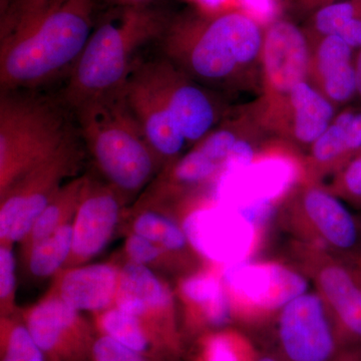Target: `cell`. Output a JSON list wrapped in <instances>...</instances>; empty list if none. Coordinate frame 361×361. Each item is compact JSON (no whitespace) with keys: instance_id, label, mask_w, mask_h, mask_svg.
Masks as SVG:
<instances>
[{"instance_id":"ab89813d","label":"cell","mask_w":361,"mask_h":361,"mask_svg":"<svg viewBox=\"0 0 361 361\" xmlns=\"http://www.w3.org/2000/svg\"><path fill=\"white\" fill-rule=\"evenodd\" d=\"M336 1H338V0H295V4L302 11H310V9L317 11L320 7Z\"/></svg>"},{"instance_id":"603a6c76","label":"cell","mask_w":361,"mask_h":361,"mask_svg":"<svg viewBox=\"0 0 361 361\" xmlns=\"http://www.w3.org/2000/svg\"><path fill=\"white\" fill-rule=\"evenodd\" d=\"M180 295L191 306L199 323L209 325L219 322L227 313L229 293L222 278L211 272L198 273L180 282Z\"/></svg>"},{"instance_id":"5bb4252c","label":"cell","mask_w":361,"mask_h":361,"mask_svg":"<svg viewBox=\"0 0 361 361\" xmlns=\"http://www.w3.org/2000/svg\"><path fill=\"white\" fill-rule=\"evenodd\" d=\"M140 61L123 87V96L149 146L166 166L179 157L188 142Z\"/></svg>"},{"instance_id":"4dcf8cb0","label":"cell","mask_w":361,"mask_h":361,"mask_svg":"<svg viewBox=\"0 0 361 361\" xmlns=\"http://www.w3.org/2000/svg\"><path fill=\"white\" fill-rule=\"evenodd\" d=\"M125 253L130 262L149 268L165 264L168 256L172 255L155 242L135 233H130L126 239Z\"/></svg>"},{"instance_id":"6da1fadb","label":"cell","mask_w":361,"mask_h":361,"mask_svg":"<svg viewBox=\"0 0 361 361\" xmlns=\"http://www.w3.org/2000/svg\"><path fill=\"white\" fill-rule=\"evenodd\" d=\"M99 0H0V87L30 90L70 75Z\"/></svg>"},{"instance_id":"7bdbcfd3","label":"cell","mask_w":361,"mask_h":361,"mask_svg":"<svg viewBox=\"0 0 361 361\" xmlns=\"http://www.w3.org/2000/svg\"><path fill=\"white\" fill-rule=\"evenodd\" d=\"M256 361H278L275 358L271 357V356H263V357L258 358Z\"/></svg>"},{"instance_id":"d6986e66","label":"cell","mask_w":361,"mask_h":361,"mask_svg":"<svg viewBox=\"0 0 361 361\" xmlns=\"http://www.w3.org/2000/svg\"><path fill=\"white\" fill-rule=\"evenodd\" d=\"M318 282L343 329L361 339V287L353 275L341 266H325L320 270Z\"/></svg>"},{"instance_id":"484cf974","label":"cell","mask_w":361,"mask_h":361,"mask_svg":"<svg viewBox=\"0 0 361 361\" xmlns=\"http://www.w3.org/2000/svg\"><path fill=\"white\" fill-rule=\"evenodd\" d=\"M0 361H47L21 316H1Z\"/></svg>"},{"instance_id":"ac0fdd59","label":"cell","mask_w":361,"mask_h":361,"mask_svg":"<svg viewBox=\"0 0 361 361\" xmlns=\"http://www.w3.org/2000/svg\"><path fill=\"white\" fill-rule=\"evenodd\" d=\"M304 211L329 243L341 250L357 245L360 229L348 209L336 197L320 189H310L303 199Z\"/></svg>"},{"instance_id":"74e56055","label":"cell","mask_w":361,"mask_h":361,"mask_svg":"<svg viewBox=\"0 0 361 361\" xmlns=\"http://www.w3.org/2000/svg\"><path fill=\"white\" fill-rule=\"evenodd\" d=\"M346 191L355 198H361V155L348 164L343 175Z\"/></svg>"},{"instance_id":"d590c367","label":"cell","mask_w":361,"mask_h":361,"mask_svg":"<svg viewBox=\"0 0 361 361\" xmlns=\"http://www.w3.org/2000/svg\"><path fill=\"white\" fill-rule=\"evenodd\" d=\"M255 151L245 140H237L225 161L222 170H239L250 166L255 161Z\"/></svg>"},{"instance_id":"9c48e42d","label":"cell","mask_w":361,"mask_h":361,"mask_svg":"<svg viewBox=\"0 0 361 361\" xmlns=\"http://www.w3.org/2000/svg\"><path fill=\"white\" fill-rule=\"evenodd\" d=\"M114 306L141 320L167 348L179 349L174 298L165 281L152 268L127 261L121 267L120 285Z\"/></svg>"},{"instance_id":"4fadbf2b","label":"cell","mask_w":361,"mask_h":361,"mask_svg":"<svg viewBox=\"0 0 361 361\" xmlns=\"http://www.w3.org/2000/svg\"><path fill=\"white\" fill-rule=\"evenodd\" d=\"M221 278L229 295L263 311L282 310L308 287L300 274L285 266L246 260L224 266Z\"/></svg>"},{"instance_id":"2e32d148","label":"cell","mask_w":361,"mask_h":361,"mask_svg":"<svg viewBox=\"0 0 361 361\" xmlns=\"http://www.w3.org/2000/svg\"><path fill=\"white\" fill-rule=\"evenodd\" d=\"M310 44L302 30L291 21L278 20L265 28L262 56L270 87L289 96L305 80L310 68Z\"/></svg>"},{"instance_id":"ffe728a7","label":"cell","mask_w":361,"mask_h":361,"mask_svg":"<svg viewBox=\"0 0 361 361\" xmlns=\"http://www.w3.org/2000/svg\"><path fill=\"white\" fill-rule=\"evenodd\" d=\"M94 326L97 334L111 337L152 360L170 355L141 320L116 306L94 313Z\"/></svg>"},{"instance_id":"5b68a950","label":"cell","mask_w":361,"mask_h":361,"mask_svg":"<svg viewBox=\"0 0 361 361\" xmlns=\"http://www.w3.org/2000/svg\"><path fill=\"white\" fill-rule=\"evenodd\" d=\"M73 137L58 104L20 90H1L0 197Z\"/></svg>"},{"instance_id":"b9f144b4","label":"cell","mask_w":361,"mask_h":361,"mask_svg":"<svg viewBox=\"0 0 361 361\" xmlns=\"http://www.w3.org/2000/svg\"><path fill=\"white\" fill-rule=\"evenodd\" d=\"M115 6H142L149 4L151 0H111Z\"/></svg>"},{"instance_id":"f546056e","label":"cell","mask_w":361,"mask_h":361,"mask_svg":"<svg viewBox=\"0 0 361 361\" xmlns=\"http://www.w3.org/2000/svg\"><path fill=\"white\" fill-rule=\"evenodd\" d=\"M323 89L330 102L345 103L357 94L355 63H346L322 78Z\"/></svg>"},{"instance_id":"f35d334b","label":"cell","mask_w":361,"mask_h":361,"mask_svg":"<svg viewBox=\"0 0 361 361\" xmlns=\"http://www.w3.org/2000/svg\"><path fill=\"white\" fill-rule=\"evenodd\" d=\"M337 123L346 129L349 152L361 149V113H353L348 122Z\"/></svg>"},{"instance_id":"9a60e30c","label":"cell","mask_w":361,"mask_h":361,"mask_svg":"<svg viewBox=\"0 0 361 361\" xmlns=\"http://www.w3.org/2000/svg\"><path fill=\"white\" fill-rule=\"evenodd\" d=\"M123 199L110 185L90 180L73 221V250L65 268L87 264L108 246L120 221Z\"/></svg>"},{"instance_id":"e0dca14e","label":"cell","mask_w":361,"mask_h":361,"mask_svg":"<svg viewBox=\"0 0 361 361\" xmlns=\"http://www.w3.org/2000/svg\"><path fill=\"white\" fill-rule=\"evenodd\" d=\"M121 267L111 263L65 268L56 275L51 290L80 312L99 313L114 306Z\"/></svg>"},{"instance_id":"277c9868","label":"cell","mask_w":361,"mask_h":361,"mask_svg":"<svg viewBox=\"0 0 361 361\" xmlns=\"http://www.w3.org/2000/svg\"><path fill=\"white\" fill-rule=\"evenodd\" d=\"M80 135L106 184L123 198L141 191L161 165L123 90L71 106Z\"/></svg>"},{"instance_id":"e575fe53","label":"cell","mask_w":361,"mask_h":361,"mask_svg":"<svg viewBox=\"0 0 361 361\" xmlns=\"http://www.w3.org/2000/svg\"><path fill=\"white\" fill-rule=\"evenodd\" d=\"M238 9L262 27H267L280 20L281 6L279 0H238Z\"/></svg>"},{"instance_id":"60d3db41","label":"cell","mask_w":361,"mask_h":361,"mask_svg":"<svg viewBox=\"0 0 361 361\" xmlns=\"http://www.w3.org/2000/svg\"><path fill=\"white\" fill-rule=\"evenodd\" d=\"M356 78H357V94L361 99V49H358V54L355 59Z\"/></svg>"},{"instance_id":"7c38bea8","label":"cell","mask_w":361,"mask_h":361,"mask_svg":"<svg viewBox=\"0 0 361 361\" xmlns=\"http://www.w3.org/2000/svg\"><path fill=\"white\" fill-rule=\"evenodd\" d=\"M279 337L290 361H329L336 351L334 330L319 296L304 293L281 310Z\"/></svg>"},{"instance_id":"83f0119b","label":"cell","mask_w":361,"mask_h":361,"mask_svg":"<svg viewBox=\"0 0 361 361\" xmlns=\"http://www.w3.org/2000/svg\"><path fill=\"white\" fill-rule=\"evenodd\" d=\"M13 245L0 246V313L1 316L16 314V259Z\"/></svg>"},{"instance_id":"3957f363","label":"cell","mask_w":361,"mask_h":361,"mask_svg":"<svg viewBox=\"0 0 361 361\" xmlns=\"http://www.w3.org/2000/svg\"><path fill=\"white\" fill-rule=\"evenodd\" d=\"M171 16L160 8L116 6L101 18L68 75L63 99L68 106L123 89L142 47L159 42Z\"/></svg>"},{"instance_id":"ba28073f","label":"cell","mask_w":361,"mask_h":361,"mask_svg":"<svg viewBox=\"0 0 361 361\" xmlns=\"http://www.w3.org/2000/svg\"><path fill=\"white\" fill-rule=\"evenodd\" d=\"M190 246L216 264L245 261L256 240V226L236 209L221 205L192 211L182 225Z\"/></svg>"},{"instance_id":"7402d4cb","label":"cell","mask_w":361,"mask_h":361,"mask_svg":"<svg viewBox=\"0 0 361 361\" xmlns=\"http://www.w3.org/2000/svg\"><path fill=\"white\" fill-rule=\"evenodd\" d=\"M90 180L92 179L87 176H82L71 180L61 188L59 193L35 221L25 241L21 243L23 254L63 225L73 222Z\"/></svg>"},{"instance_id":"52a82bcc","label":"cell","mask_w":361,"mask_h":361,"mask_svg":"<svg viewBox=\"0 0 361 361\" xmlns=\"http://www.w3.org/2000/svg\"><path fill=\"white\" fill-rule=\"evenodd\" d=\"M21 318L47 361H92L94 324L54 292L21 312Z\"/></svg>"},{"instance_id":"836d02e7","label":"cell","mask_w":361,"mask_h":361,"mask_svg":"<svg viewBox=\"0 0 361 361\" xmlns=\"http://www.w3.org/2000/svg\"><path fill=\"white\" fill-rule=\"evenodd\" d=\"M237 140V135L232 130L222 128L212 130L203 140L197 142L196 146L223 168Z\"/></svg>"},{"instance_id":"8d00e7d4","label":"cell","mask_w":361,"mask_h":361,"mask_svg":"<svg viewBox=\"0 0 361 361\" xmlns=\"http://www.w3.org/2000/svg\"><path fill=\"white\" fill-rule=\"evenodd\" d=\"M274 209V203L265 202V203H257L243 207V208L236 209V210H238L247 220L250 221L252 224L259 227V226L265 224L270 217H272Z\"/></svg>"},{"instance_id":"4316f807","label":"cell","mask_w":361,"mask_h":361,"mask_svg":"<svg viewBox=\"0 0 361 361\" xmlns=\"http://www.w3.org/2000/svg\"><path fill=\"white\" fill-rule=\"evenodd\" d=\"M199 361H248V358L238 337L229 332H215L202 341Z\"/></svg>"},{"instance_id":"30bf717a","label":"cell","mask_w":361,"mask_h":361,"mask_svg":"<svg viewBox=\"0 0 361 361\" xmlns=\"http://www.w3.org/2000/svg\"><path fill=\"white\" fill-rule=\"evenodd\" d=\"M140 63L187 142H199L212 132L218 120L217 106L203 87L164 56Z\"/></svg>"},{"instance_id":"44dd1931","label":"cell","mask_w":361,"mask_h":361,"mask_svg":"<svg viewBox=\"0 0 361 361\" xmlns=\"http://www.w3.org/2000/svg\"><path fill=\"white\" fill-rule=\"evenodd\" d=\"M294 111V135L303 144H313L334 122L331 102L303 80L289 94Z\"/></svg>"},{"instance_id":"cb8c5ba5","label":"cell","mask_w":361,"mask_h":361,"mask_svg":"<svg viewBox=\"0 0 361 361\" xmlns=\"http://www.w3.org/2000/svg\"><path fill=\"white\" fill-rule=\"evenodd\" d=\"M130 228L132 233L155 242L172 255L190 245L182 226L161 212L160 204L146 195L137 206Z\"/></svg>"},{"instance_id":"8992f818","label":"cell","mask_w":361,"mask_h":361,"mask_svg":"<svg viewBox=\"0 0 361 361\" xmlns=\"http://www.w3.org/2000/svg\"><path fill=\"white\" fill-rule=\"evenodd\" d=\"M80 151L75 137L28 171L0 197V241L23 243L35 221L75 172Z\"/></svg>"},{"instance_id":"d6a6232c","label":"cell","mask_w":361,"mask_h":361,"mask_svg":"<svg viewBox=\"0 0 361 361\" xmlns=\"http://www.w3.org/2000/svg\"><path fill=\"white\" fill-rule=\"evenodd\" d=\"M92 361H154L111 337L97 334L92 348Z\"/></svg>"},{"instance_id":"7a4b0ae2","label":"cell","mask_w":361,"mask_h":361,"mask_svg":"<svg viewBox=\"0 0 361 361\" xmlns=\"http://www.w3.org/2000/svg\"><path fill=\"white\" fill-rule=\"evenodd\" d=\"M263 27L239 9L171 16L160 42L164 58L196 80L229 82L262 54Z\"/></svg>"},{"instance_id":"d4e9b609","label":"cell","mask_w":361,"mask_h":361,"mask_svg":"<svg viewBox=\"0 0 361 361\" xmlns=\"http://www.w3.org/2000/svg\"><path fill=\"white\" fill-rule=\"evenodd\" d=\"M73 222L63 225L23 253L26 267L32 276L49 278L65 268L73 250Z\"/></svg>"},{"instance_id":"1f68e13d","label":"cell","mask_w":361,"mask_h":361,"mask_svg":"<svg viewBox=\"0 0 361 361\" xmlns=\"http://www.w3.org/2000/svg\"><path fill=\"white\" fill-rule=\"evenodd\" d=\"M346 152H349L346 129L334 121L312 144L313 157L320 163L336 160Z\"/></svg>"},{"instance_id":"f1b7e54d","label":"cell","mask_w":361,"mask_h":361,"mask_svg":"<svg viewBox=\"0 0 361 361\" xmlns=\"http://www.w3.org/2000/svg\"><path fill=\"white\" fill-rule=\"evenodd\" d=\"M316 54V68L320 78L339 66L353 63V47L336 35L322 37Z\"/></svg>"},{"instance_id":"8fae6325","label":"cell","mask_w":361,"mask_h":361,"mask_svg":"<svg viewBox=\"0 0 361 361\" xmlns=\"http://www.w3.org/2000/svg\"><path fill=\"white\" fill-rule=\"evenodd\" d=\"M297 170L290 159L268 156L248 167L222 170L214 190L217 204L234 209L271 202L283 196L295 182Z\"/></svg>"}]
</instances>
